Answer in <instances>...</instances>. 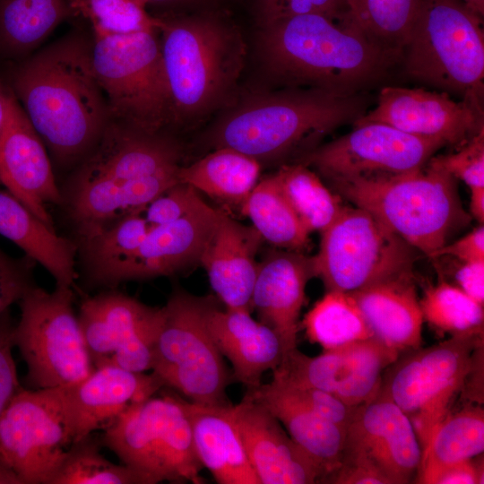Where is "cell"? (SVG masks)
<instances>
[{
    "label": "cell",
    "mask_w": 484,
    "mask_h": 484,
    "mask_svg": "<svg viewBox=\"0 0 484 484\" xmlns=\"http://www.w3.org/2000/svg\"><path fill=\"white\" fill-rule=\"evenodd\" d=\"M11 83L29 121L60 165L82 162L111 119L92 68L91 39L82 31L22 59Z\"/></svg>",
    "instance_id": "1"
},
{
    "label": "cell",
    "mask_w": 484,
    "mask_h": 484,
    "mask_svg": "<svg viewBox=\"0 0 484 484\" xmlns=\"http://www.w3.org/2000/svg\"><path fill=\"white\" fill-rule=\"evenodd\" d=\"M263 47L283 82L341 95L367 92L400 64L354 24L317 13L266 24Z\"/></svg>",
    "instance_id": "2"
},
{
    "label": "cell",
    "mask_w": 484,
    "mask_h": 484,
    "mask_svg": "<svg viewBox=\"0 0 484 484\" xmlns=\"http://www.w3.org/2000/svg\"><path fill=\"white\" fill-rule=\"evenodd\" d=\"M367 92L341 95L307 89L292 90L255 100L231 114L217 128V148L229 147L258 161L305 153L339 126L366 114ZM304 153V154H305Z\"/></svg>",
    "instance_id": "3"
},
{
    "label": "cell",
    "mask_w": 484,
    "mask_h": 484,
    "mask_svg": "<svg viewBox=\"0 0 484 484\" xmlns=\"http://www.w3.org/2000/svg\"><path fill=\"white\" fill-rule=\"evenodd\" d=\"M455 180L427 163L396 175H375L329 180L334 191L361 208L432 259L451 233L468 224Z\"/></svg>",
    "instance_id": "4"
},
{
    "label": "cell",
    "mask_w": 484,
    "mask_h": 484,
    "mask_svg": "<svg viewBox=\"0 0 484 484\" xmlns=\"http://www.w3.org/2000/svg\"><path fill=\"white\" fill-rule=\"evenodd\" d=\"M482 24L458 0H422L401 57L405 75L483 110Z\"/></svg>",
    "instance_id": "5"
},
{
    "label": "cell",
    "mask_w": 484,
    "mask_h": 484,
    "mask_svg": "<svg viewBox=\"0 0 484 484\" xmlns=\"http://www.w3.org/2000/svg\"><path fill=\"white\" fill-rule=\"evenodd\" d=\"M159 30L92 34L91 57L110 118L156 133L171 118Z\"/></svg>",
    "instance_id": "6"
},
{
    "label": "cell",
    "mask_w": 484,
    "mask_h": 484,
    "mask_svg": "<svg viewBox=\"0 0 484 484\" xmlns=\"http://www.w3.org/2000/svg\"><path fill=\"white\" fill-rule=\"evenodd\" d=\"M484 334L450 336L426 348L403 352L384 372L380 394L408 416L422 453L440 422L451 412Z\"/></svg>",
    "instance_id": "7"
},
{
    "label": "cell",
    "mask_w": 484,
    "mask_h": 484,
    "mask_svg": "<svg viewBox=\"0 0 484 484\" xmlns=\"http://www.w3.org/2000/svg\"><path fill=\"white\" fill-rule=\"evenodd\" d=\"M100 441L124 464L149 476L154 484L202 483L200 462L185 400L155 394L129 406Z\"/></svg>",
    "instance_id": "8"
},
{
    "label": "cell",
    "mask_w": 484,
    "mask_h": 484,
    "mask_svg": "<svg viewBox=\"0 0 484 484\" xmlns=\"http://www.w3.org/2000/svg\"><path fill=\"white\" fill-rule=\"evenodd\" d=\"M213 300L175 289L163 307L153 372L162 382L202 405L229 402L227 387L231 376L224 358L207 326V312Z\"/></svg>",
    "instance_id": "9"
},
{
    "label": "cell",
    "mask_w": 484,
    "mask_h": 484,
    "mask_svg": "<svg viewBox=\"0 0 484 484\" xmlns=\"http://www.w3.org/2000/svg\"><path fill=\"white\" fill-rule=\"evenodd\" d=\"M73 301L72 288L56 285L53 291L34 285L19 300L13 344L27 365V382L33 389L69 387L95 368Z\"/></svg>",
    "instance_id": "10"
},
{
    "label": "cell",
    "mask_w": 484,
    "mask_h": 484,
    "mask_svg": "<svg viewBox=\"0 0 484 484\" xmlns=\"http://www.w3.org/2000/svg\"><path fill=\"white\" fill-rule=\"evenodd\" d=\"M159 31L171 117L199 115L220 96L237 72L240 55L235 37L207 19H160Z\"/></svg>",
    "instance_id": "11"
},
{
    "label": "cell",
    "mask_w": 484,
    "mask_h": 484,
    "mask_svg": "<svg viewBox=\"0 0 484 484\" xmlns=\"http://www.w3.org/2000/svg\"><path fill=\"white\" fill-rule=\"evenodd\" d=\"M322 233L314 255L326 291L352 292L413 272L418 250L368 212L346 206Z\"/></svg>",
    "instance_id": "12"
},
{
    "label": "cell",
    "mask_w": 484,
    "mask_h": 484,
    "mask_svg": "<svg viewBox=\"0 0 484 484\" xmlns=\"http://www.w3.org/2000/svg\"><path fill=\"white\" fill-rule=\"evenodd\" d=\"M72 443L62 388L22 387L0 418V462L22 484H48Z\"/></svg>",
    "instance_id": "13"
},
{
    "label": "cell",
    "mask_w": 484,
    "mask_h": 484,
    "mask_svg": "<svg viewBox=\"0 0 484 484\" xmlns=\"http://www.w3.org/2000/svg\"><path fill=\"white\" fill-rule=\"evenodd\" d=\"M163 317V307L117 290L84 299L78 315L94 366L111 364L135 373L151 371Z\"/></svg>",
    "instance_id": "14"
},
{
    "label": "cell",
    "mask_w": 484,
    "mask_h": 484,
    "mask_svg": "<svg viewBox=\"0 0 484 484\" xmlns=\"http://www.w3.org/2000/svg\"><path fill=\"white\" fill-rule=\"evenodd\" d=\"M445 145L386 124L367 122L353 124L350 133L313 148L296 161L315 169L328 180L396 175L425 167Z\"/></svg>",
    "instance_id": "15"
},
{
    "label": "cell",
    "mask_w": 484,
    "mask_h": 484,
    "mask_svg": "<svg viewBox=\"0 0 484 484\" xmlns=\"http://www.w3.org/2000/svg\"><path fill=\"white\" fill-rule=\"evenodd\" d=\"M399 355L376 337L323 350L314 357L295 348L272 370V379L292 387L319 389L359 407L377 396L385 370Z\"/></svg>",
    "instance_id": "16"
},
{
    "label": "cell",
    "mask_w": 484,
    "mask_h": 484,
    "mask_svg": "<svg viewBox=\"0 0 484 484\" xmlns=\"http://www.w3.org/2000/svg\"><path fill=\"white\" fill-rule=\"evenodd\" d=\"M220 212L205 203L177 220L151 227L134 251L88 275L89 280L113 288L125 281L169 276L199 264Z\"/></svg>",
    "instance_id": "17"
},
{
    "label": "cell",
    "mask_w": 484,
    "mask_h": 484,
    "mask_svg": "<svg viewBox=\"0 0 484 484\" xmlns=\"http://www.w3.org/2000/svg\"><path fill=\"white\" fill-rule=\"evenodd\" d=\"M422 451L408 416L378 393L358 407L346 429L342 461L358 462L381 473L389 484L416 480Z\"/></svg>",
    "instance_id": "18"
},
{
    "label": "cell",
    "mask_w": 484,
    "mask_h": 484,
    "mask_svg": "<svg viewBox=\"0 0 484 484\" xmlns=\"http://www.w3.org/2000/svg\"><path fill=\"white\" fill-rule=\"evenodd\" d=\"M367 122L461 146L484 128V110L445 91L386 85L376 107L353 124Z\"/></svg>",
    "instance_id": "19"
},
{
    "label": "cell",
    "mask_w": 484,
    "mask_h": 484,
    "mask_svg": "<svg viewBox=\"0 0 484 484\" xmlns=\"http://www.w3.org/2000/svg\"><path fill=\"white\" fill-rule=\"evenodd\" d=\"M231 411L260 484L324 483V471L266 408L245 395Z\"/></svg>",
    "instance_id": "20"
},
{
    "label": "cell",
    "mask_w": 484,
    "mask_h": 484,
    "mask_svg": "<svg viewBox=\"0 0 484 484\" xmlns=\"http://www.w3.org/2000/svg\"><path fill=\"white\" fill-rule=\"evenodd\" d=\"M163 386L153 373H135L115 365L95 367L83 380L62 388L65 419L73 442L108 428L129 406Z\"/></svg>",
    "instance_id": "21"
},
{
    "label": "cell",
    "mask_w": 484,
    "mask_h": 484,
    "mask_svg": "<svg viewBox=\"0 0 484 484\" xmlns=\"http://www.w3.org/2000/svg\"><path fill=\"white\" fill-rule=\"evenodd\" d=\"M0 182L41 220L54 227L47 203H59L46 146L15 99L0 139Z\"/></svg>",
    "instance_id": "22"
},
{
    "label": "cell",
    "mask_w": 484,
    "mask_h": 484,
    "mask_svg": "<svg viewBox=\"0 0 484 484\" xmlns=\"http://www.w3.org/2000/svg\"><path fill=\"white\" fill-rule=\"evenodd\" d=\"M315 277L313 256L303 252L270 250L258 264L251 305L261 323L281 341L284 355L297 348L299 315L306 287Z\"/></svg>",
    "instance_id": "23"
},
{
    "label": "cell",
    "mask_w": 484,
    "mask_h": 484,
    "mask_svg": "<svg viewBox=\"0 0 484 484\" xmlns=\"http://www.w3.org/2000/svg\"><path fill=\"white\" fill-rule=\"evenodd\" d=\"M253 226L220 212L199 264L226 308L252 311L251 298L258 271L255 260L263 242Z\"/></svg>",
    "instance_id": "24"
},
{
    "label": "cell",
    "mask_w": 484,
    "mask_h": 484,
    "mask_svg": "<svg viewBox=\"0 0 484 484\" xmlns=\"http://www.w3.org/2000/svg\"><path fill=\"white\" fill-rule=\"evenodd\" d=\"M158 133L110 119L95 148L82 161L75 179L125 180L178 165V146Z\"/></svg>",
    "instance_id": "25"
},
{
    "label": "cell",
    "mask_w": 484,
    "mask_h": 484,
    "mask_svg": "<svg viewBox=\"0 0 484 484\" xmlns=\"http://www.w3.org/2000/svg\"><path fill=\"white\" fill-rule=\"evenodd\" d=\"M179 169L176 165L150 176L125 180L75 179L70 212L81 238L127 213L144 210L149 203L179 182Z\"/></svg>",
    "instance_id": "26"
},
{
    "label": "cell",
    "mask_w": 484,
    "mask_h": 484,
    "mask_svg": "<svg viewBox=\"0 0 484 484\" xmlns=\"http://www.w3.org/2000/svg\"><path fill=\"white\" fill-rule=\"evenodd\" d=\"M206 322L218 350L231 364L233 378L247 390L258 387L264 374L281 362L284 349L281 339L269 326L254 319L250 311L222 310L213 302Z\"/></svg>",
    "instance_id": "27"
},
{
    "label": "cell",
    "mask_w": 484,
    "mask_h": 484,
    "mask_svg": "<svg viewBox=\"0 0 484 484\" xmlns=\"http://www.w3.org/2000/svg\"><path fill=\"white\" fill-rule=\"evenodd\" d=\"M349 293L387 347L400 354L421 347L424 320L413 272Z\"/></svg>",
    "instance_id": "28"
},
{
    "label": "cell",
    "mask_w": 484,
    "mask_h": 484,
    "mask_svg": "<svg viewBox=\"0 0 484 484\" xmlns=\"http://www.w3.org/2000/svg\"><path fill=\"white\" fill-rule=\"evenodd\" d=\"M246 395L281 422L293 441L324 471L325 483L341 465L346 430L315 412L288 387L272 379L247 390Z\"/></svg>",
    "instance_id": "29"
},
{
    "label": "cell",
    "mask_w": 484,
    "mask_h": 484,
    "mask_svg": "<svg viewBox=\"0 0 484 484\" xmlns=\"http://www.w3.org/2000/svg\"><path fill=\"white\" fill-rule=\"evenodd\" d=\"M197 457L219 484H260L235 424L231 406L185 401Z\"/></svg>",
    "instance_id": "30"
},
{
    "label": "cell",
    "mask_w": 484,
    "mask_h": 484,
    "mask_svg": "<svg viewBox=\"0 0 484 484\" xmlns=\"http://www.w3.org/2000/svg\"><path fill=\"white\" fill-rule=\"evenodd\" d=\"M0 235L41 264L56 286L72 288L77 276L74 246L8 191H0Z\"/></svg>",
    "instance_id": "31"
},
{
    "label": "cell",
    "mask_w": 484,
    "mask_h": 484,
    "mask_svg": "<svg viewBox=\"0 0 484 484\" xmlns=\"http://www.w3.org/2000/svg\"><path fill=\"white\" fill-rule=\"evenodd\" d=\"M257 160L229 147H219L196 162L180 167V182L208 196L235 206H242L258 182Z\"/></svg>",
    "instance_id": "32"
},
{
    "label": "cell",
    "mask_w": 484,
    "mask_h": 484,
    "mask_svg": "<svg viewBox=\"0 0 484 484\" xmlns=\"http://www.w3.org/2000/svg\"><path fill=\"white\" fill-rule=\"evenodd\" d=\"M71 16L68 0H0V55L24 59Z\"/></svg>",
    "instance_id": "33"
},
{
    "label": "cell",
    "mask_w": 484,
    "mask_h": 484,
    "mask_svg": "<svg viewBox=\"0 0 484 484\" xmlns=\"http://www.w3.org/2000/svg\"><path fill=\"white\" fill-rule=\"evenodd\" d=\"M484 451V410L469 402L450 412L437 426L422 453L417 483L430 484L442 469Z\"/></svg>",
    "instance_id": "34"
},
{
    "label": "cell",
    "mask_w": 484,
    "mask_h": 484,
    "mask_svg": "<svg viewBox=\"0 0 484 484\" xmlns=\"http://www.w3.org/2000/svg\"><path fill=\"white\" fill-rule=\"evenodd\" d=\"M241 212L263 240L277 248L303 252L310 244V233L287 201L274 174L257 182Z\"/></svg>",
    "instance_id": "35"
},
{
    "label": "cell",
    "mask_w": 484,
    "mask_h": 484,
    "mask_svg": "<svg viewBox=\"0 0 484 484\" xmlns=\"http://www.w3.org/2000/svg\"><path fill=\"white\" fill-rule=\"evenodd\" d=\"M281 192L309 232H323L342 212V198L332 192L309 167L296 161L274 173Z\"/></svg>",
    "instance_id": "36"
},
{
    "label": "cell",
    "mask_w": 484,
    "mask_h": 484,
    "mask_svg": "<svg viewBox=\"0 0 484 484\" xmlns=\"http://www.w3.org/2000/svg\"><path fill=\"white\" fill-rule=\"evenodd\" d=\"M310 342L323 350L375 337L362 311L349 292L329 290L302 321Z\"/></svg>",
    "instance_id": "37"
},
{
    "label": "cell",
    "mask_w": 484,
    "mask_h": 484,
    "mask_svg": "<svg viewBox=\"0 0 484 484\" xmlns=\"http://www.w3.org/2000/svg\"><path fill=\"white\" fill-rule=\"evenodd\" d=\"M422 0H347L351 22L401 62Z\"/></svg>",
    "instance_id": "38"
},
{
    "label": "cell",
    "mask_w": 484,
    "mask_h": 484,
    "mask_svg": "<svg viewBox=\"0 0 484 484\" xmlns=\"http://www.w3.org/2000/svg\"><path fill=\"white\" fill-rule=\"evenodd\" d=\"M419 305L424 322L439 336L484 334V306L443 279L426 286Z\"/></svg>",
    "instance_id": "39"
},
{
    "label": "cell",
    "mask_w": 484,
    "mask_h": 484,
    "mask_svg": "<svg viewBox=\"0 0 484 484\" xmlns=\"http://www.w3.org/2000/svg\"><path fill=\"white\" fill-rule=\"evenodd\" d=\"M91 435L72 443L48 484H154L143 472L105 458L100 439Z\"/></svg>",
    "instance_id": "40"
},
{
    "label": "cell",
    "mask_w": 484,
    "mask_h": 484,
    "mask_svg": "<svg viewBox=\"0 0 484 484\" xmlns=\"http://www.w3.org/2000/svg\"><path fill=\"white\" fill-rule=\"evenodd\" d=\"M72 16L81 17L92 34L126 35L159 30L160 19L151 16L143 0H68Z\"/></svg>",
    "instance_id": "41"
},
{
    "label": "cell",
    "mask_w": 484,
    "mask_h": 484,
    "mask_svg": "<svg viewBox=\"0 0 484 484\" xmlns=\"http://www.w3.org/2000/svg\"><path fill=\"white\" fill-rule=\"evenodd\" d=\"M143 211L119 218L107 227L82 238L88 275L134 251L146 237L150 225Z\"/></svg>",
    "instance_id": "42"
},
{
    "label": "cell",
    "mask_w": 484,
    "mask_h": 484,
    "mask_svg": "<svg viewBox=\"0 0 484 484\" xmlns=\"http://www.w3.org/2000/svg\"><path fill=\"white\" fill-rule=\"evenodd\" d=\"M428 164L462 180L470 188L484 186V128L455 151L434 155Z\"/></svg>",
    "instance_id": "43"
},
{
    "label": "cell",
    "mask_w": 484,
    "mask_h": 484,
    "mask_svg": "<svg viewBox=\"0 0 484 484\" xmlns=\"http://www.w3.org/2000/svg\"><path fill=\"white\" fill-rule=\"evenodd\" d=\"M192 186L178 182L149 203L144 218L150 227L177 220L205 203Z\"/></svg>",
    "instance_id": "44"
},
{
    "label": "cell",
    "mask_w": 484,
    "mask_h": 484,
    "mask_svg": "<svg viewBox=\"0 0 484 484\" xmlns=\"http://www.w3.org/2000/svg\"><path fill=\"white\" fill-rule=\"evenodd\" d=\"M265 25L295 15L317 13L352 23L347 0H260Z\"/></svg>",
    "instance_id": "45"
},
{
    "label": "cell",
    "mask_w": 484,
    "mask_h": 484,
    "mask_svg": "<svg viewBox=\"0 0 484 484\" xmlns=\"http://www.w3.org/2000/svg\"><path fill=\"white\" fill-rule=\"evenodd\" d=\"M32 262L28 256L13 258L0 247V316L35 285Z\"/></svg>",
    "instance_id": "46"
},
{
    "label": "cell",
    "mask_w": 484,
    "mask_h": 484,
    "mask_svg": "<svg viewBox=\"0 0 484 484\" xmlns=\"http://www.w3.org/2000/svg\"><path fill=\"white\" fill-rule=\"evenodd\" d=\"M13 328L8 310L0 316V418L22 388L13 356Z\"/></svg>",
    "instance_id": "47"
},
{
    "label": "cell",
    "mask_w": 484,
    "mask_h": 484,
    "mask_svg": "<svg viewBox=\"0 0 484 484\" xmlns=\"http://www.w3.org/2000/svg\"><path fill=\"white\" fill-rule=\"evenodd\" d=\"M283 385L288 387L301 402L306 403L315 412L345 430L358 409V407L350 406L336 396L319 389Z\"/></svg>",
    "instance_id": "48"
},
{
    "label": "cell",
    "mask_w": 484,
    "mask_h": 484,
    "mask_svg": "<svg viewBox=\"0 0 484 484\" xmlns=\"http://www.w3.org/2000/svg\"><path fill=\"white\" fill-rule=\"evenodd\" d=\"M439 257H454L460 262L484 261L483 224L456 241L446 243L435 254L432 260Z\"/></svg>",
    "instance_id": "49"
},
{
    "label": "cell",
    "mask_w": 484,
    "mask_h": 484,
    "mask_svg": "<svg viewBox=\"0 0 484 484\" xmlns=\"http://www.w3.org/2000/svg\"><path fill=\"white\" fill-rule=\"evenodd\" d=\"M480 455L445 467L430 484H483V456L480 458Z\"/></svg>",
    "instance_id": "50"
},
{
    "label": "cell",
    "mask_w": 484,
    "mask_h": 484,
    "mask_svg": "<svg viewBox=\"0 0 484 484\" xmlns=\"http://www.w3.org/2000/svg\"><path fill=\"white\" fill-rule=\"evenodd\" d=\"M460 263L454 268L451 284L484 306V261Z\"/></svg>",
    "instance_id": "51"
},
{
    "label": "cell",
    "mask_w": 484,
    "mask_h": 484,
    "mask_svg": "<svg viewBox=\"0 0 484 484\" xmlns=\"http://www.w3.org/2000/svg\"><path fill=\"white\" fill-rule=\"evenodd\" d=\"M14 100L15 97L12 91L6 90L0 82V139L8 121Z\"/></svg>",
    "instance_id": "52"
},
{
    "label": "cell",
    "mask_w": 484,
    "mask_h": 484,
    "mask_svg": "<svg viewBox=\"0 0 484 484\" xmlns=\"http://www.w3.org/2000/svg\"><path fill=\"white\" fill-rule=\"evenodd\" d=\"M470 212L471 216L476 219L480 224L484 222V186L471 187Z\"/></svg>",
    "instance_id": "53"
},
{
    "label": "cell",
    "mask_w": 484,
    "mask_h": 484,
    "mask_svg": "<svg viewBox=\"0 0 484 484\" xmlns=\"http://www.w3.org/2000/svg\"><path fill=\"white\" fill-rule=\"evenodd\" d=\"M0 484H22L18 475L0 462Z\"/></svg>",
    "instance_id": "54"
},
{
    "label": "cell",
    "mask_w": 484,
    "mask_h": 484,
    "mask_svg": "<svg viewBox=\"0 0 484 484\" xmlns=\"http://www.w3.org/2000/svg\"><path fill=\"white\" fill-rule=\"evenodd\" d=\"M465 4L470 10L484 17V0H458Z\"/></svg>",
    "instance_id": "55"
},
{
    "label": "cell",
    "mask_w": 484,
    "mask_h": 484,
    "mask_svg": "<svg viewBox=\"0 0 484 484\" xmlns=\"http://www.w3.org/2000/svg\"><path fill=\"white\" fill-rule=\"evenodd\" d=\"M187 0H143L146 4H159V5H171L178 4Z\"/></svg>",
    "instance_id": "56"
}]
</instances>
